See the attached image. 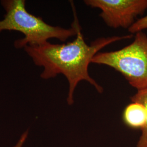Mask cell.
Listing matches in <instances>:
<instances>
[{
  "label": "cell",
  "mask_w": 147,
  "mask_h": 147,
  "mask_svg": "<svg viewBox=\"0 0 147 147\" xmlns=\"http://www.w3.org/2000/svg\"><path fill=\"white\" fill-rule=\"evenodd\" d=\"M131 34L122 36L100 37L88 45L79 30L72 42L54 44L47 42L39 45L27 46L24 50L37 66L43 68L40 78L44 80L54 78L62 74L68 82L67 101L69 105L74 102V94L79 82L86 81L96 91L102 93L104 88L89 75L88 67L95 55L113 42L130 39Z\"/></svg>",
  "instance_id": "obj_1"
},
{
  "label": "cell",
  "mask_w": 147,
  "mask_h": 147,
  "mask_svg": "<svg viewBox=\"0 0 147 147\" xmlns=\"http://www.w3.org/2000/svg\"><path fill=\"white\" fill-rule=\"evenodd\" d=\"M1 3L5 14L4 18L0 20V33L15 31L24 36L14 42V47L17 49L41 45L52 38L64 42L69 38L76 36L81 28L73 5V22L70 28H64L50 25L40 17L30 13L26 8L25 0H3Z\"/></svg>",
  "instance_id": "obj_2"
},
{
  "label": "cell",
  "mask_w": 147,
  "mask_h": 147,
  "mask_svg": "<svg viewBox=\"0 0 147 147\" xmlns=\"http://www.w3.org/2000/svg\"><path fill=\"white\" fill-rule=\"evenodd\" d=\"M92 63L115 69L137 90L147 88V34L143 31L137 32L130 44L116 51L99 52Z\"/></svg>",
  "instance_id": "obj_3"
},
{
  "label": "cell",
  "mask_w": 147,
  "mask_h": 147,
  "mask_svg": "<svg viewBox=\"0 0 147 147\" xmlns=\"http://www.w3.org/2000/svg\"><path fill=\"white\" fill-rule=\"evenodd\" d=\"M92 8H99V14L109 27L129 29L135 19L147 9V0H84Z\"/></svg>",
  "instance_id": "obj_4"
},
{
  "label": "cell",
  "mask_w": 147,
  "mask_h": 147,
  "mask_svg": "<svg viewBox=\"0 0 147 147\" xmlns=\"http://www.w3.org/2000/svg\"><path fill=\"white\" fill-rule=\"evenodd\" d=\"M147 110L144 105L132 102L127 105L123 113V120L126 125L132 129L142 130L145 125Z\"/></svg>",
  "instance_id": "obj_5"
},
{
  "label": "cell",
  "mask_w": 147,
  "mask_h": 147,
  "mask_svg": "<svg viewBox=\"0 0 147 147\" xmlns=\"http://www.w3.org/2000/svg\"><path fill=\"white\" fill-rule=\"evenodd\" d=\"M130 99L131 102L142 104L147 110V88L137 90L136 93L132 96ZM141 131L142 133L137 143L136 147H147V117L146 124Z\"/></svg>",
  "instance_id": "obj_6"
},
{
  "label": "cell",
  "mask_w": 147,
  "mask_h": 147,
  "mask_svg": "<svg viewBox=\"0 0 147 147\" xmlns=\"http://www.w3.org/2000/svg\"><path fill=\"white\" fill-rule=\"evenodd\" d=\"M146 29H147V15L137 20L128 29V31L132 34H136L137 32L143 31V30Z\"/></svg>",
  "instance_id": "obj_7"
},
{
  "label": "cell",
  "mask_w": 147,
  "mask_h": 147,
  "mask_svg": "<svg viewBox=\"0 0 147 147\" xmlns=\"http://www.w3.org/2000/svg\"><path fill=\"white\" fill-rule=\"evenodd\" d=\"M28 131L25 132L20 137L19 141L16 143V145L13 147H22L24 143L26 141L27 138L28 136Z\"/></svg>",
  "instance_id": "obj_8"
}]
</instances>
